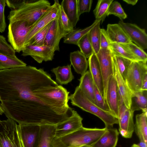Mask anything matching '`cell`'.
I'll list each match as a JSON object with an SVG mask.
<instances>
[{
	"instance_id": "1",
	"label": "cell",
	"mask_w": 147,
	"mask_h": 147,
	"mask_svg": "<svg viewBox=\"0 0 147 147\" xmlns=\"http://www.w3.org/2000/svg\"><path fill=\"white\" fill-rule=\"evenodd\" d=\"M58 84L42 69L30 65L0 70L4 113L20 125L49 123L61 104Z\"/></svg>"
},
{
	"instance_id": "2",
	"label": "cell",
	"mask_w": 147,
	"mask_h": 147,
	"mask_svg": "<svg viewBox=\"0 0 147 147\" xmlns=\"http://www.w3.org/2000/svg\"><path fill=\"white\" fill-rule=\"evenodd\" d=\"M51 6L47 0H26L18 9L10 11L8 19L9 22L22 20L32 26Z\"/></svg>"
},
{
	"instance_id": "3",
	"label": "cell",
	"mask_w": 147,
	"mask_h": 147,
	"mask_svg": "<svg viewBox=\"0 0 147 147\" xmlns=\"http://www.w3.org/2000/svg\"><path fill=\"white\" fill-rule=\"evenodd\" d=\"M107 128H89L82 127L70 134L54 139L62 147H79L84 145L91 146L106 131Z\"/></svg>"
},
{
	"instance_id": "4",
	"label": "cell",
	"mask_w": 147,
	"mask_h": 147,
	"mask_svg": "<svg viewBox=\"0 0 147 147\" xmlns=\"http://www.w3.org/2000/svg\"><path fill=\"white\" fill-rule=\"evenodd\" d=\"M72 105L98 117L104 123L107 129L113 128L115 124H118V118L110 113L104 111L90 101L80 90L76 87L73 94L68 97Z\"/></svg>"
},
{
	"instance_id": "5",
	"label": "cell",
	"mask_w": 147,
	"mask_h": 147,
	"mask_svg": "<svg viewBox=\"0 0 147 147\" xmlns=\"http://www.w3.org/2000/svg\"><path fill=\"white\" fill-rule=\"evenodd\" d=\"M0 145L1 147H23L20 125L10 118L0 120Z\"/></svg>"
},
{
	"instance_id": "6",
	"label": "cell",
	"mask_w": 147,
	"mask_h": 147,
	"mask_svg": "<svg viewBox=\"0 0 147 147\" xmlns=\"http://www.w3.org/2000/svg\"><path fill=\"white\" fill-rule=\"evenodd\" d=\"M34 25L29 26L26 22L22 20L9 22L8 40L15 51L20 53L24 49L26 38Z\"/></svg>"
},
{
	"instance_id": "7",
	"label": "cell",
	"mask_w": 147,
	"mask_h": 147,
	"mask_svg": "<svg viewBox=\"0 0 147 147\" xmlns=\"http://www.w3.org/2000/svg\"><path fill=\"white\" fill-rule=\"evenodd\" d=\"M147 73V62L133 61L129 66L125 81L132 93L141 91L142 81Z\"/></svg>"
},
{
	"instance_id": "8",
	"label": "cell",
	"mask_w": 147,
	"mask_h": 147,
	"mask_svg": "<svg viewBox=\"0 0 147 147\" xmlns=\"http://www.w3.org/2000/svg\"><path fill=\"white\" fill-rule=\"evenodd\" d=\"M96 55L99 63L103 80V96L106 102L109 81L111 76L113 74V54L111 50L109 49H100Z\"/></svg>"
},
{
	"instance_id": "9",
	"label": "cell",
	"mask_w": 147,
	"mask_h": 147,
	"mask_svg": "<svg viewBox=\"0 0 147 147\" xmlns=\"http://www.w3.org/2000/svg\"><path fill=\"white\" fill-rule=\"evenodd\" d=\"M69 33L65 30L62 24L59 8L57 15L53 21L47 32L44 45L53 48L55 51H59L60 40Z\"/></svg>"
},
{
	"instance_id": "10",
	"label": "cell",
	"mask_w": 147,
	"mask_h": 147,
	"mask_svg": "<svg viewBox=\"0 0 147 147\" xmlns=\"http://www.w3.org/2000/svg\"><path fill=\"white\" fill-rule=\"evenodd\" d=\"M60 5L59 1L54 0V4L37 20L29 32L26 39L24 47L37 32L55 19L59 11Z\"/></svg>"
},
{
	"instance_id": "11",
	"label": "cell",
	"mask_w": 147,
	"mask_h": 147,
	"mask_svg": "<svg viewBox=\"0 0 147 147\" xmlns=\"http://www.w3.org/2000/svg\"><path fill=\"white\" fill-rule=\"evenodd\" d=\"M118 24L121 26L132 42L144 50L147 48V35L144 29L140 28L135 24L124 22L119 21Z\"/></svg>"
},
{
	"instance_id": "12",
	"label": "cell",
	"mask_w": 147,
	"mask_h": 147,
	"mask_svg": "<svg viewBox=\"0 0 147 147\" xmlns=\"http://www.w3.org/2000/svg\"><path fill=\"white\" fill-rule=\"evenodd\" d=\"M54 49L45 45L37 46L28 45L22 51V55L24 56H31L39 63L43 61L52 60L55 55Z\"/></svg>"
},
{
	"instance_id": "13",
	"label": "cell",
	"mask_w": 147,
	"mask_h": 147,
	"mask_svg": "<svg viewBox=\"0 0 147 147\" xmlns=\"http://www.w3.org/2000/svg\"><path fill=\"white\" fill-rule=\"evenodd\" d=\"M83 118L74 110L72 115L68 119L56 126L55 138L70 134L83 127Z\"/></svg>"
},
{
	"instance_id": "14",
	"label": "cell",
	"mask_w": 147,
	"mask_h": 147,
	"mask_svg": "<svg viewBox=\"0 0 147 147\" xmlns=\"http://www.w3.org/2000/svg\"><path fill=\"white\" fill-rule=\"evenodd\" d=\"M119 94L117 85L113 74L109 81L106 102L112 113L118 119L119 117Z\"/></svg>"
},
{
	"instance_id": "15",
	"label": "cell",
	"mask_w": 147,
	"mask_h": 147,
	"mask_svg": "<svg viewBox=\"0 0 147 147\" xmlns=\"http://www.w3.org/2000/svg\"><path fill=\"white\" fill-rule=\"evenodd\" d=\"M19 125L23 147H37L40 126Z\"/></svg>"
},
{
	"instance_id": "16",
	"label": "cell",
	"mask_w": 147,
	"mask_h": 147,
	"mask_svg": "<svg viewBox=\"0 0 147 147\" xmlns=\"http://www.w3.org/2000/svg\"><path fill=\"white\" fill-rule=\"evenodd\" d=\"M113 74L116 81L119 95L122 97L127 109H131L132 93L122 76L117 65L113 59Z\"/></svg>"
},
{
	"instance_id": "17",
	"label": "cell",
	"mask_w": 147,
	"mask_h": 147,
	"mask_svg": "<svg viewBox=\"0 0 147 147\" xmlns=\"http://www.w3.org/2000/svg\"><path fill=\"white\" fill-rule=\"evenodd\" d=\"M88 61L89 71L94 84L103 96L104 93L103 80L99 63L96 54L93 53L89 57Z\"/></svg>"
},
{
	"instance_id": "18",
	"label": "cell",
	"mask_w": 147,
	"mask_h": 147,
	"mask_svg": "<svg viewBox=\"0 0 147 147\" xmlns=\"http://www.w3.org/2000/svg\"><path fill=\"white\" fill-rule=\"evenodd\" d=\"M134 112L131 109H127L123 116L119 120V133L124 138H131L134 131Z\"/></svg>"
},
{
	"instance_id": "19",
	"label": "cell",
	"mask_w": 147,
	"mask_h": 147,
	"mask_svg": "<svg viewBox=\"0 0 147 147\" xmlns=\"http://www.w3.org/2000/svg\"><path fill=\"white\" fill-rule=\"evenodd\" d=\"M106 31L111 42L126 44L132 42L118 24H108Z\"/></svg>"
},
{
	"instance_id": "20",
	"label": "cell",
	"mask_w": 147,
	"mask_h": 147,
	"mask_svg": "<svg viewBox=\"0 0 147 147\" xmlns=\"http://www.w3.org/2000/svg\"><path fill=\"white\" fill-rule=\"evenodd\" d=\"M119 134L116 128L107 129L105 132L91 146L92 147H116Z\"/></svg>"
},
{
	"instance_id": "21",
	"label": "cell",
	"mask_w": 147,
	"mask_h": 147,
	"mask_svg": "<svg viewBox=\"0 0 147 147\" xmlns=\"http://www.w3.org/2000/svg\"><path fill=\"white\" fill-rule=\"evenodd\" d=\"M56 125H45L40 126L37 147H51L55 137Z\"/></svg>"
},
{
	"instance_id": "22",
	"label": "cell",
	"mask_w": 147,
	"mask_h": 147,
	"mask_svg": "<svg viewBox=\"0 0 147 147\" xmlns=\"http://www.w3.org/2000/svg\"><path fill=\"white\" fill-rule=\"evenodd\" d=\"M79 80L78 86L80 89L88 98L94 103V84L89 71H86L82 75Z\"/></svg>"
},
{
	"instance_id": "23",
	"label": "cell",
	"mask_w": 147,
	"mask_h": 147,
	"mask_svg": "<svg viewBox=\"0 0 147 147\" xmlns=\"http://www.w3.org/2000/svg\"><path fill=\"white\" fill-rule=\"evenodd\" d=\"M70 60L75 71L82 75L86 71L88 66L86 58L80 51L71 52Z\"/></svg>"
},
{
	"instance_id": "24",
	"label": "cell",
	"mask_w": 147,
	"mask_h": 147,
	"mask_svg": "<svg viewBox=\"0 0 147 147\" xmlns=\"http://www.w3.org/2000/svg\"><path fill=\"white\" fill-rule=\"evenodd\" d=\"M74 28L79 20L77 0H63L60 4Z\"/></svg>"
},
{
	"instance_id": "25",
	"label": "cell",
	"mask_w": 147,
	"mask_h": 147,
	"mask_svg": "<svg viewBox=\"0 0 147 147\" xmlns=\"http://www.w3.org/2000/svg\"><path fill=\"white\" fill-rule=\"evenodd\" d=\"M71 65L70 64L59 66L51 70L55 74L56 80L58 83L61 85L66 84L74 79V77L71 71Z\"/></svg>"
},
{
	"instance_id": "26",
	"label": "cell",
	"mask_w": 147,
	"mask_h": 147,
	"mask_svg": "<svg viewBox=\"0 0 147 147\" xmlns=\"http://www.w3.org/2000/svg\"><path fill=\"white\" fill-rule=\"evenodd\" d=\"M102 19H96L90 26L83 29H74L69 32L64 38L63 42L65 43L77 45L80 39L88 33L90 30Z\"/></svg>"
},
{
	"instance_id": "27",
	"label": "cell",
	"mask_w": 147,
	"mask_h": 147,
	"mask_svg": "<svg viewBox=\"0 0 147 147\" xmlns=\"http://www.w3.org/2000/svg\"><path fill=\"white\" fill-rule=\"evenodd\" d=\"M130 109L134 112L141 110L142 112L147 113V90L132 93Z\"/></svg>"
},
{
	"instance_id": "28",
	"label": "cell",
	"mask_w": 147,
	"mask_h": 147,
	"mask_svg": "<svg viewBox=\"0 0 147 147\" xmlns=\"http://www.w3.org/2000/svg\"><path fill=\"white\" fill-rule=\"evenodd\" d=\"M134 130L140 141L147 142V113L136 115Z\"/></svg>"
},
{
	"instance_id": "29",
	"label": "cell",
	"mask_w": 147,
	"mask_h": 147,
	"mask_svg": "<svg viewBox=\"0 0 147 147\" xmlns=\"http://www.w3.org/2000/svg\"><path fill=\"white\" fill-rule=\"evenodd\" d=\"M109 49L113 55L122 57L132 61H140L125 44L111 42Z\"/></svg>"
},
{
	"instance_id": "30",
	"label": "cell",
	"mask_w": 147,
	"mask_h": 147,
	"mask_svg": "<svg viewBox=\"0 0 147 147\" xmlns=\"http://www.w3.org/2000/svg\"><path fill=\"white\" fill-rule=\"evenodd\" d=\"M26 65L25 63L16 56H11L0 53V70Z\"/></svg>"
},
{
	"instance_id": "31",
	"label": "cell",
	"mask_w": 147,
	"mask_h": 147,
	"mask_svg": "<svg viewBox=\"0 0 147 147\" xmlns=\"http://www.w3.org/2000/svg\"><path fill=\"white\" fill-rule=\"evenodd\" d=\"M98 22L89 32V39L92 46L94 53L96 54L100 49V25Z\"/></svg>"
},
{
	"instance_id": "32",
	"label": "cell",
	"mask_w": 147,
	"mask_h": 147,
	"mask_svg": "<svg viewBox=\"0 0 147 147\" xmlns=\"http://www.w3.org/2000/svg\"><path fill=\"white\" fill-rule=\"evenodd\" d=\"M113 0H98L93 12L96 19H102V22L107 16L109 7Z\"/></svg>"
},
{
	"instance_id": "33",
	"label": "cell",
	"mask_w": 147,
	"mask_h": 147,
	"mask_svg": "<svg viewBox=\"0 0 147 147\" xmlns=\"http://www.w3.org/2000/svg\"><path fill=\"white\" fill-rule=\"evenodd\" d=\"M77 45L79 47L80 51L86 58H88L94 53L89 39V32L80 39Z\"/></svg>"
},
{
	"instance_id": "34",
	"label": "cell",
	"mask_w": 147,
	"mask_h": 147,
	"mask_svg": "<svg viewBox=\"0 0 147 147\" xmlns=\"http://www.w3.org/2000/svg\"><path fill=\"white\" fill-rule=\"evenodd\" d=\"M52 22L37 32L31 38L27 45H30L37 46L44 45L46 35L52 24Z\"/></svg>"
},
{
	"instance_id": "35",
	"label": "cell",
	"mask_w": 147,
	"mask_h": 147,
	"mask_svg": "<svg viewBox=\"0 0 147 147\" xmlns=\"http://www.w3.org/2000/svg\"><path fill=\"white\" fill-rule=\"evenodd\" d=\"M113 57L122 76L125 80L128 69L133 61L118 56L113 55Z\"/></svg>"
},
{
	"instance_id": "36",
	"label": "cell",
	"mask_w": 147,
	"mask_h": 147,
	"mask_svg": "<svg viewBox=\"0 0 147 147\" xmlns=\"http://www.w3.org/2000/svg\"><path fill=\"white\" fill-rule=\"evenodd\" d=\"M113 15L118 17L121 20L127 18V14L124 12L120 4L117 1H113L110 5L107 13V16Z\"/></svg>"
},
{
	"instance_id": "37",
	"label": "cell",
	"mask_w": 147,
	"mask_h": 147,
	"mask_svg": "<svg viewBox=\"0 0 147 147\" xmlns=\"http://www.w3.org/2000/svg\"><path fill=\"white\" fill-rule=\"evenodd\" d=\"M94 103L104 111L112 113L107 103L105 100L102 95L100 93L94 84Z\"/></svg>"
},
{
	"instance_id": "38",
	"label": "cell",
	"mask_w": 147,
	"mask_h": 147,
	"mask_svg": "<svg viewBox=\"0 0 147 147\" xmlns=\"http://www.w3.org/2000/svg\"><path fill=\"white\" fill-rule=\"evenodd\" d=\"M125 45L140 61L147 62V55L143 49L132 42Z\"/></svg>"
},
{
	"instance_id": "39",
	"label": "cell",
	"mask_w": 147,
	"mask_h": 147,
	"mask_svg": "<svg viewBox=\"0 0 147 147\" xmlns=\"http://www.w3.org/2000/svg\"><path fill=\"white\" fill-rule=\"evenodd\" d=\"M16 51L7 42L5 38L0 35V53L8 55L14 56Z\"/></svg>"
},
{
	"instance_id": "40",
	"label": "cell",
	"mask_w": 147,
	"mask_h": 147,
	"mask_svg": "<svg viewBox=\"0 0 147 147\" xmlns=\"http://www.w3.org/2000/svg\"><path fill=\"white\" fill-rule=\"evenodd\" d=\"M92 0H77V7L79 16L85 12H88L91 9Z\"/></svg>"
},
{
	"instance_id": "41",
	"label": "cell",
	"mask_w": 147,
	"mask_h": 147,
	"mask_svg": "<svg viewBox=\"0 0 147 147\" xmlns=\"http://www.w3.org/2000/svg\"><path fill=\"white\" fill-rule=\"evenodd\" d=\"M59 11L62 24L65 30L69 33L74 29V28L61 5Z\"/></svg>"
},
{
	"instance_id": "42",
	"label": "cell",
	"mask_w": 147,
	"mask_h": 147,
	"mask_svg": "<svg viewBox=\"0 0 147 147\" xmlns=\"http://www.w3.org/2000/svg\"><path fill=\"white\" fill-rule=\"evenodd\" d=\"M6 0H0V32H3L5 29V22L4 10L6 5Z\"/></svg>"
},
{
	"instance_id": "43",
	"label": "cell",
	"mask_w": 147,
	"mask_h": 147,
	"mask_svg": "<svg viewBox=\"0 0 147 147\" xmlns=\"http://www.w3.org/2000/svg\"><path fill=\"white\" fill-rule=\"evenodd\" d=\"M100 49H109L111 43L106 30L103 28H100Z\"/></svg>"
},
{
	"instance_id": "44",
	"label": "cell",
	"mask_w": 147,
	"mask_h": 147,
	"mask_svg": "<svg viewBox=\"0 0 147 147\" xmlns=\"http://www.w3.org/2000/svg\"><path fill=\"white\" fill-rule=\"evenodd\" d=\"M26 1V0H6V4L10 8L16 10L18 9Z\"/></svg>"
},
{
	"instance_id": "45",
	"label": "cell",
	"mask_w": 147,
	"mask_h": 147,
	"mask_svg": "<svg viewBox=\"0 0 147 147\" xmlns=\"http://www.w3.org/2000/svg\"><path fill=\"white\" fill-rule=\"evenodd\" d=\"M141 90H147V73L145 75L143 79Z\"/></svg>"
},
{
	"instance_id": "46",
	"label": "cell",
	"mask_w": 147,
	"mask_h": 147,
	"mask_svg": "<svg viewBox=\"0 0 147 147\" xmlns=\"http://www.w3.org/2000/svg\"><path fill=\"white\" fill-rule=\"evenodd\" d=\"M125 1L128 4L134 5L136 4L138 1V0H123Z\"/></svg>"
},
{
	"instance_id": "47",
	"label": "cell",
	"mask_w": 147,
	"mask_h": 147,
	"mask_svg": "<svg viewBox=\"0 0 147 147\" xmlns=\"http://www.w3.org/2000/svg\"><path fill=\"white\" fill-rule=\"evenodd\" d=\"M51 147H62L56 142L54 138L52 141Z\"/></svg>"
},
{
	"instance_id": "48",
	"label": "cell",
	"mask_w": 147,
	"mask_h": 147,
	"mask_svg": "<svg viewBox=\"0 0 147 147\" xmlns=\"http://www.w3.org/2000/svg\"><path fill=\"white\" fill-rule=\"evenodd\" d=\"M140 147H147V142L143 141H140L138 144Z\"/></svg>"
},
{
	"instance_id": "49",
	"label": "cell",
	"mask_w": 147,
	"mask_h": 147,
	"mask_svg": "<svg viewBox=\"0 0 147 147\" xmlns=\"http://www.w3.org/2000/svg\"><path fill=\"white\" fill-rule=\"evenodd\" d=\"M3 113H4V111L1 103H0V115H2Z\"/></svg>"
},
{
	"instance_id": "50",
	"label": "cell",
	"mask_w": 147,
	"mask_h": 147,
	"mask_svg": "<svg viewBox=\"0 0 147 147\" xmlns=\"http://www.w3.org/2000/svg\"><path fill=\"white\" fill-rule=\"evenodd\" d=\"M131 147H140L138 144H134L131 146Z\"/></svg>"
},
{
	"instance_id": "51",
	"label": "cell",
	"mask_w": 147,
	"mask_h": 147,
	"mask_svg": "<svg viewBox=\"0 0 147 147\" xmlns=\"http://www.w3.org/2000/svg\"><path fill=\"white\" fill-rule=\"evenodd\" d=\"M79 147H92V146L91 145H84L81 146H80Z\"/></svg>"
},
{
	"instance_id": "52",
	"label": "cell",
	"mask_w": 147,
	"mask_h": 147,
	"mask_svg": "<svg viewBox=\"0 0 147 147\" xmlns=\"http://www.w3.org/2000/svg\"><path fill=\"white\" fill-rule=\"evenodd\" d=\"M0 147H1V146H0Z\"/></svg>"
}]
</instances>
